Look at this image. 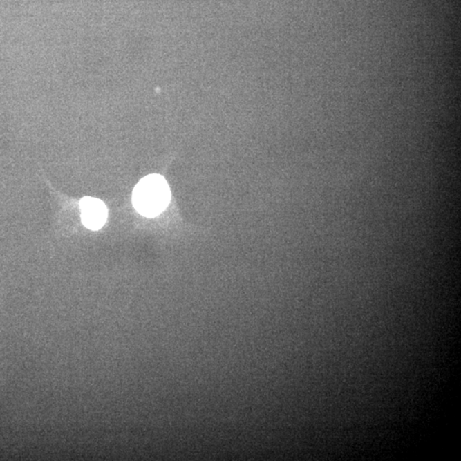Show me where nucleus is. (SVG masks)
<instances>
[{
	"instance_id": "1",
	"label": "nucleus",
	"mask_w": 461,
	"mask_h": 461,
	"mask_svg": "<svg viewBox=\"0 0 461 461\" xmlns=\"http://www.w3.org/2000/svg\"><path fill=\"white\" fill-rule=\"evenodd\" d=\"M170 198L171 194L164 178L159 174H150L134 187L132 200L138 213L152 218L164 211Z\"/></svg>"
},
{
	"instance_id": "2",
	"label": "nucleus",
	"mask_w": 461,
	"mask_h": 461,
	"mask_svg": "<svg viewBox=\"0 0 461 461\" xmlns=\"http://www.w3.org/2000/svg\"><path fill=\"white\" fill-rule=\"evenodd\" d=\"M83 225L88 229L97 231L104 227L107 220L106 205L100 199L85 197L79 203Z\"/></svg>"
}]
</instances>
